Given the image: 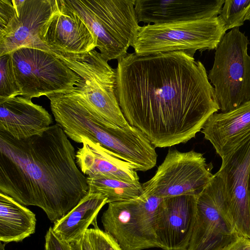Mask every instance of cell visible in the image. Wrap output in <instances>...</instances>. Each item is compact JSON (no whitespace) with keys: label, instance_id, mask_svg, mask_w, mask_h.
<instances>
[{"label":"cell","instance_id":"obj_29","mask_svg":"<svg viewBox=\"0 0 250 250\" xmlns=\"http://www.w3.org/2000/svg\"><path fill=\"white\" fill-rule=\"evenodd\" d=\"M248 195L249 206H250V172H249L248 182Z\"/></svg>","mask_w":250,"mask_h":250},{"label":"cell","instance_id":"obj_24","mask_svg":"<svg viewBox=\"0 0 250 250\" xmlns=\"http://www.w3.org/2000/svg\"><path fill=\"white\" fill-rule=\"evenodd\" d=\"M250 7V0H225L219 17L224 23L226 30L243 25Z\"/></svg>","mask_w":250,"mask_h":250},{"label":"cell","instance_id":"obj_15","mask_svg":"<svg viewBox=\"0 0 250 250\" xmlns=\"http://www.w3.org/2000/svg\"><path fill=\"white\" fill-rule=\"evenodd\" d=\"M59 8L47 25L42 40L47 51L70 57L84 55L97 46L91 30L75 12L58 0Z\"/></svg>","mask_w":250,"mask_h":250},{"label":"cell","instance_id":"obj_3","mask_svg":"<svg viewBox=\"0 0 250 250\" xmlns=\"http://www.w3.org/2000/svg\"><path fill=\"white\" fill-rule=\"evenodd\" d=\"M56 124L68 138L81 143L83 138L99 143L118 158L146 171L156 164L155 147L138 128H121L104 120L77 96L69 93L48 97Z\"/></svg>","mask_w":250,"mask_h":250},{"label":"cell","instance_id":"obj_23","mask_svg":"<svg viewBox=\"0 0 250 250\" xmlns=\"http://www.w3.org/2000/svg\"><path fill=\"white\" fill-rule=\"evenodd\" d=\"M11 54L0 56V99L21 96Z\"/></svg>","mask_w":250,"mask_h":250},{"label":"cell","instance_id":"obj_28","mask_svg":"<svg viewBox=\"0 0 250 250\" xmlns=\"http://www.w3.org/2000/svg\"><path fill=\"white\" fill-rule=\"evenodd\" d=\"M238 240L239 236L225 247L222 250H235L238 243Z\"/></svg>","mask_w":250,"mask_h":250},{"label":"cell","instance_id":"obj_27","mask_svg":"<svg viewBox=\"0 0 250 250\" xmlns=\"http://www.w3.org/2000/svg\"><path fill=\"white\" fill-rule=\"evenodd\" d=\"M70 244L72 250H94L87 230L81 238Z\"/></svg>","mask_w":250,"mask_h":250},{"label":"cell","instance_id":"obj_25","mask_svg":"<svg viewBox=\"0 0 250 250\" xmlns=\"http://www.w3.org/2000/svg\"><path fill=\"white\" fill-rule=\"evenodd\" d=\"M94 250H123L118 243L98 226L87 229Z\"/></svg>","mask_w":250,"mask_h":250},{"label":"cell","instance_id":"obj_22","mask_svg":"<svg viewBox=\"0 0 250 250\" xmlns=\"http://www.w3.org/2000/svg\"><path fill=\"white\" fill-rule=\"evenodd\" d=\"M86 179L89 190L104 195L107 199V204L136 198L144 192L140 182L129 183L101 177H86Z\"/></svg>","mask_w":250,"mask_h":250},{"label":"cell","instance_id":"obj_1","mask_svg":"<svg viewBox=\"0 0 250 250\" xmlns=\"http://www.w3.org/2000/svg\"><path fill=\"white\" fill-rule=\"evenodd\" d=\"M116 69L122 111L155 147L187 143L219 110L204 64L184 52L127 53Z\"/></svg>","mask_w":250,"mask_h":250},{"label":"cell","instance_id":"obj_10","mask_svg":"<svg viewBox=\"0 0 250 250\" xmlns=\"http://www.w3.org/2000/svg\"><path fill=\"white\" fill-rule=\"evenodd\" d=\"M21 95L31 99L70 91L80 77L52 53L24 47L11 53Z\"/></svg>","mask_w":250,"mask_h":250},{"label":"cell","instance_id":"obj_6","mask_svg":"<svg viewBox=\"0 0 250 250\" xmlns=\"http://www.w3.org/2000/svg\"><path fill=\"white\" fill-rule=\"evenodd\" d=\"M51 53L81 78L77 85L67 92L80 98L110 123L124 128L130 125L116 94V69L109 65L100 52L94 49L77 57Z\"/></svg>","mask_w":250,"mask_h":250},{"label":"cell","instance_id":"obj_26","mask_svg":"<svg viewBox=\"0 0 250 250\" xmlns=\"http://www.w3.org/2000/svg\"><path fill=\"white\" fill-rule=\"evenodd\" d=\"M44 250H72L70 243L60 238L50 227L45 235Z\"/></svg>","mask_w":250,"mask_h":250},{"label":"cell","instance_id":"obj_16","mask_svg":"<svg viewBox=\"0 0 250 250\" xmlns=\"http://www.w3.org/2000/svg\"><path fill=\"white\" fill-rule=\"evenodd\" d=\"M225 0H135L139 22L162 24L218 17Z\"/></svg>","mask_w":250,"mask_h":250},{"label":"cell","instance_id":"obj_5","mask_svg":"<svg viewBox=\"0 0 250 250\" xmlns=\"http://www.w3.org/2000/svg\"><path fill=\"white\" fill-rule=\"evenodd\" d=\"M219 17L141 26L132 47L138 55L181 51L193 57L197 51L215 49L226 33Z\"/></svg>","mask_w":250,"mask_h":250},{"label":"cell","instance_id":"obj_2","mask_svg":"<svg viewBox=\"0 0 250 250\" xmlns=\"http://www.w3.org/2000/svg\"><path fill=\"white\" fill-rule=\"evenodd\" d=\"M75 148L61 126L17 140L0 131V193L42 208L53 223L88 193Z\"/></svg>","mask_w":250,"mask_h":250},{"label":"cell","instance_id":"obj_20","mask_svg":"<svg viewBox=\"0 0 250 250\" xmlns=\"http://www.w3.org/2000/svg\"><path fill=\"white\" fill-rule=\"evenodd\" d=\"M107 199L88 190L87 194L64 216L54 223L52 229L62 239L71 243L81 238L88 227L98 226L97 217Z\"/></svg>","mask_w":250,"mask_h":250},{"label":"cell","instance_id":"obj_19","mask_svg":"<svg viewBox=\"0 0 250 250\" xmlns=\"http://www.w3.org/2000/svg\"><path fill=\"white\" fill-rule=\"evenodd\" d=\"M82 147L76 152V161L86 177H101L135 183L139 177L135 167L118 158L99 143L83 138Z\"/></svg>","mask_w":250,"mask_h":250},{"label":"cell","instance_id":"obj_31","mask_svg":"<svg viewBox=\"0 0 250 250\" xmlns=\"http://www.w3.org/2000/svg\"><path fill=\"white\" fill-rule=\"evenodd\" d=\"M5 244L0 242V250H5Z\"/></svg>","mask_w":250,"mask_h":250},{"label":"cell","instance_id":"obj_30","mask_svg":"<svg viewBox=\"0 0 250 250\" xmlns=\"http://www.w3.org/2000/svg\"><path fill=\"white\" fill-rule=\"evenodd\" d=\"M245 21H249L250 22V7L249 8L246 17H245Z\"/></svg>","mask_w":250,"mask_h":250},{"label":"cell","instance_id":"obj_13","mask_svg":"<svg viewBox=\"0 0 250 250\" xmlns=\"http://www.w3.org/2000/svg\"><path fill=\"white\" fill-rule=\"evenodd\" d=\"M222 159L215 173L228 196L230 218L239 236L250 239V208L248 182L250 170V135Z\"/></svg>","mask_w":250,"mask_h":250},{"label":"cell","instance_id":"obj_11","mask_svg":"<svg viewBox=\"0 0 250 250\" xmlns=\"http://www.w3.org/2000/svg\"><path fill=\"white\" fill-rule=\"evenodd\" d=\"M212 168L202 153L169 149L154 175L142 184L143 193L162 199L198 195L213 176Z\"/></svg>","mask_w":250,"mask_h":250},{"label":"cell","instance_id":"obj_9","mask_svg":"<svg viewBox=\"0 0 250 250\" xmlns=\"http://www.w3.org/2000/svg\"><path fill=\"white\" fill-rule=\"evenodd\" d=\"M162 199L143 193L136 198L109 203L101 217L104 231L123 250L159 248L155 213Z\"/></svg>","mask_w":250,"mask_h":250},{"label":"cell","instance_id":"obj_12","mask_svg":"<svg viewBox=\"0 0 250 250\" xmlns=\"http://www.w3.org/2000/svg\"><path fill=\"white\" fill-rule=\"evenodd\" d=\"M227 212L226 191L214 174L197 195L195 221L187 250H222L239 236L224 218Z\"/></svg>","mask_w":250,"mask_h":250},{"label":"cell","instance_id":"obj_17","mask_svg":"<svg viewBox=\"0 0 250 250\" xmlns=\"http://www.w3.org/2000/svg\"><path fill=\"white\" fill-rule=\"evenodd\" d=\"M53 123L52 116L42 106L22 96L0 99V131L17 140L40 134Z\"/></svg>","mask_w":250,"mask_h":250},{"label":"cell","instance_id":"obj_7","mask_svg":"<svg viewBox=\"0 0 250 250\" xmlns=\"http://www.w3.org/2000/svg\"><path fill=\"white\" fill-rule=\"evenodd\" d=\"M250 41L239 28L225 34L215 49L208 78L219 110L226 112L250 101Z\"/></svg>","mask_w":250,"mask_h":250},{"label":"cell","instance_id":"obj_21","mask_svg":"<svg viewBox=\"0 0 250 250\" xmlns=\"http://www.w3.org/2000/svg\"><path fill=\"white\" fill-rule=\"evenodd\" d=\"M36 215L12 197L0 193V241L21 242L35 232Z\"/></svg>","mask_w":250,"mask_h":250},{"label":"cell","instance_id":"obj_18","mask_svg":"<svg viewBox=\"0 0 250 250\" xmlns=\"http://www.w3.org/2000/svg\"><path fill=\"white\" fill-rule=\"evenodd\" d=\"M201 132L222 158L250 135V101L231 111L215 112Z\"/></svg>","mask_w":250,"mask_h":250},{"label":"cell","instance_id":"obj_14","mask_svg":"<svg viewBox=\"0 0 250 250\" xmlns=\"http://www.w3.org/2000/svg\"><path fill=\"white\" fill-rule=\"evenodd\" d=\"M197 195H183L163 198L155 213L158 247L164 250H187L196 214Z\"/></svg>","mask_w":250,"mask_h":250},{"label":"cell","instance_id":"obj_8","mask_svg":"<svg viewBox=\"0 0 250 250\" xmlns=\"http://www.w3.org/2000/svg\"><path fill=\"white\" fill-rule=\"evenodd\" d=\"M58 0H0V56L24 47L47 51L43 32Z\"/></svg>","mask_w":250,"mask_h":250},{"label":"cell","instance_id":"obj_4","mask_svg":"<svg viewBox=\"0 0 250 250\" xmlns=\"http://www.w3.org/2000/svg\"><path fill=\"white\" fill-rule=\"evenodd\" d=\"M77 14L97 40L107 61L119 60L132 47L140 27L135 0H61Z\"/></svg>","mask_w":250,"mask_h":250}]
</instances>
